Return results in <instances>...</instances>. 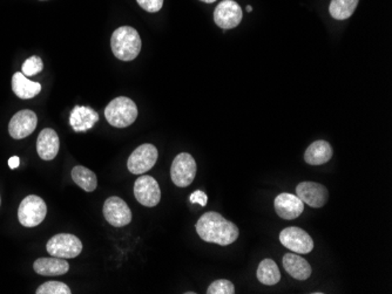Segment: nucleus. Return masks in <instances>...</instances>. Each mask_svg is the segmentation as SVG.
<instances>
[{
    "label": "nucleus",
    "mask_w": 392,
    "mask_h": 294,
    "mask_svg": "<svg viewBox=\"0 0 392 294\" xmlns=\"http://www.w3.org/2000/svg\"><path fill=\"white\" fill-rule=\"evenodd\" d=\"M196 232L207 243L227 247L235 243L240 231L233 222L228 221L215 211H209L201 216L195 225Z\"/></svg>",
    "instance_id": "nucleus-1"
},
{
    "label": "nucleus",
    "mask_w": 392,
    "mask_h": 294,
    "mask_svg": "<svg viewBox=\"0 0 392 294\" xmlns=\"http://www.w3.org/2000/svg\"><path fill=\"white\" fill-rule=\"evenodd\" d=\"M111 47L115 58L132 61L140 54L142 41L140 34L130 26H122L112 34Z\"/></svg>",
    "instance_id": "nucleus-2"
},
{
    "label": "nucleus",
    "mask_w": 392,
    "mask_h": 294,
    "mask_svg": "<svg viewBox=\"0 0 392 294\" xmlns=\"http://www.w3.org/2000/svg\"><path fill=\"white\" fill-rule=\"evenodd\" d=\"M105 118L115 128L130 127L137 118V105L130 98L119 96L106 107Z\"/></svg>",
    "instance_id": "nucleus-3"
},
{
    "label": "nucleus",
    "mask_w": 392,
    "mask_h": 294,
    "mask_svg": "<svg viewBox=\"0 0 392 294\" xmlns=\"http://www.w3.org/2000/svg\"><path fill=\"white\" fill-rule=\"evenodd\" d=\"M47 215V206L39 196L30 195L22 199L18 208V219L25 228L41 224Z\"/></svg>",
    "instance_id": "nucleus-4"
},
{
    "label": "nucleus",
    "mask_w": 392,
    "mask_h": 294,
    "mask_svg": "<svg viewBox=\"0 0 392 294\" xmlns=\"http://www.w3.org/2000/svg\"><path fill=\"white\" fill-rule=\"evenodd\" d=\"M46 250L52 257L70 258L78 257L82 254V240L75 235L70 233H59L53 235L46 244Z\"/></svg>",
    "instance_id": "nucleus-5"
},
{
    "label": "nucleus",
    "mask_w": 392,
    "mask_h": 294,
    "mask_svg": "<svg viewBox=\"0 0 392 294\" xmlns=\"http://www.w3.org/2000/svg\"><path fill=\"white\" fill-rule=\"evenodd\" d=\"M196 167L195 160L188 153H181L174 158L170 168V177L173 183L179 188H187L193 180H195Z\"/></svg>",
    "instance_id": "nucleus-6"
},
{
    "label": "nucleus",
    "mask_w": 392,
    "mask_h": 294,
    "mask_svg": "<svg viewBox=\"0 0 392 294\" xmlns=\"http://www.w3.org/2000/svg\"><path fill=\"white\" fill-rule=\"evenodd\" d=\"M159 153L156 146L151 144H141L130 154L127 162V168L134 175L147 173L156 166Z\"/></svg>",
    "instance_id": "nucleus-7"
},
{
    "label": "nucleus",
    "mask_w": 392,
    "mask_h": 294,
    "mask_svg": "<svg viewBox=\"0 0 392 294\" xmlns=\"http://www.w3.org/2000/svg\"><path fill=\"white\" fill-rule=\"evenodd\" d=\"M280 242L283 247L295 254H310L314 249V240L310 235L304 231L303 229L297 226H290L282 230L280 233Z\"/></svg>",
    "instance_id": "nucleus-8"
},
{
    "label": "nucleus",
    "mask_w": 392,
    "mask_h": 294,
    "mask_svg": "<svg viewBox=\"0 0 392 294\" xmlns=\"http://www.w3.org/2000/svg\"><path fill=\"white\" fill-rule=\"evenodd\" d=\"M134 196L141 206L153 208L161 199V190L156 178L149 175L139 177L134 184Z\"/></svg>",
    "instance_id": "nucleus-9"
},
{
    "label": "nucleus",
    "mask_w": 392,
    "mask_h": 294,
    "mask_svg": "<svg viewBox=\"0 0 392 294\" xmlns=\"http://www.w3.org/2000/svg\"><path fill=\"white\" fill-rule=\"evenodd\" d=\"M106 221L115 228L126 226L132 222V211L127 203L120 197L113 196L106 199L103 208Z\"/></svg>",
    "instance_id": "nucleus-10"
},
{
    "label": "nucleus",
    "mask_w": 392,
    "mask_h": 294,
    "mask_svg": "<svg viewBox=\"0 0 392 294\" xmlns=\"http://www.w3.org/2000/svg\"><path fill=\"white\" fill-rule=\"evenodd\" d=\"M242 8L234 0H223L214 11V22L223 30H230L240 25L242 22Z\"/></svg>",
    "instance_id": "nucleus-11"
},
{
    "label": "nucleus",
    "mask_w": 392,
    "mask_h": 294,
    "mask_svg": "<svg viewBox=\"0 0 392 294\" xmlns=\"http://www.w3.org/2000/svg\"><path fill=\"white\" fill-rule=\"evenodd\" d=\"M296 196L310 208H322L329 199L328 189L316 182H301L296 187Z\"/></svg>",
    "instance_id": "nucleus-12"
},
{
    "label": "nucleus",
    "mask_w": 392,
    "mask_h": 294,
    "mask_svg": "<svg viewBox=\"0 0 392 294\" xmlns=\"http://www.w3.org/2000/svg\"><path fill=\"white\" fill-rule=\"evenodd\" d=\"M38 118L36 113L29 109L15 114L8 123V132L15 140H22L31 135L37 128Z\"/></svg>",
    "instance_id": "nucleus-13"
},
{
    "label": "nucleus",
    "mask_w": 392,
    "mask_h": 294,
    "mask_svg": "<svg viewBox=\"0 0 392 294\" xmlns=\"http://www.w3.org/2000/svg\"><path fill=\"white\" fill-rule=\"evenodd\" d=\"M275 211L285 221H292L300 217L304 211V203L297 196L283 192L275 199Z\"/></svg>",
    "instance_id": "nucleus-14"
},
{
    "label": "nucleus",
    "mask_w": 392,
    "mask_h": 294,
    "mask_svg": "<svg viewBox=\"0 0 392 294\" xmlns=\"http://www.w3.org/2000/svg\"><path fill=\"white\" fill-rule=\"evenodd\" d=\"M59 137L53 129L41 130L37 140V151L39 157L44 161H52L59 153Z\"/></svg>",
    "instance_id": "nucleus-15"
},
{
    "label": "nucleus",
    "mask_w": 392,
    "mask_h": 294,
    "mask_svg": "<svg viewBox=\"0 0 392 294\" xmlns=\"http://www.w3.org/2000/svg\"><path fill=\"white\" fill-rule=\"evenodd\" d=\"M99 121V114L91 107L75 106L70 113V125L77 132H87Z\"/></svg>",
    "instance_id": "nucleus-16"
},
{
    "label": "nucleus",
    "mask_w": 392,
    "mask_h": 294,
    "mask_svg": "<svg viewBox=\"0 0 392 294\" xmlns=\"http://www.w3.org/2000/svg\"><path fill=\"white\" fill-rule=\"evenodd\" d=\"M33 269L40 276H61L68 272L70 264L63 258H39L34 261Z\"/></svg>",
    "instance_id": "nucleus-17"
},
{
    "label": "nucleus",
    "mask_w": 392,
    "mask_h": 294,
    "mask_svg": "<svg viewBox=\"0 0 392 294\" xmlns=\"http://www.w3.org/2000/svg\"><path fill=\"white\" fill-rule=\"evenodd\" d=\"M333 154V148L329 142L323 140L315 141L307 148L304 154V161L310 166H322L324 163L329 162Z\"/></svg>",
    "instance_id": "nucleus-18"
},
{
    "label": "nucleus",
    "mask_w": 392,
    "mask_h": 294,
    "mask_svg": "<svg viewBox=\"0 0 392 294\" xmlns=\"http://www.w3.org/2000/svg\"><path fill=\"white\" fill-rule=\"evenodd\" d=\"M283 268L294 279L307 280L311 276V266L299 254H287L283 257Z\"/></svg>",
    "instance_id": "nucleus-19"
},
{
    "label": "nucleus",
    "mask_w": 392,
    "mask_h": 294,
    "mask_svg": "<svg viewBox=\"0 0 392 294\" xmlns=\"http://www.w3.org/2000/svg\"><path fill=\"white\" fill-rule=\"evenodd\" d=\"M12 91L19 99L29 100L40 93L41 85L39 82H31L27 75L18 72L12 77Z\"/></svg>",
    "instance_id": "nucleus-20"
},
{
    "label": "nucleus",
    "mask_w": 392,
    "mask_h": 294,
    "mask_svg": "<svg viewBox=\"0 0 392 294\" xmlns=\"http://www.w3.org/2000/svg\"><path fill=\"white\" fill-rule=\"evenodd\" d=\"M256 276H257L259 283L266 285V286L276 285L281 280V273H280L278 264L269 258L263 259L259 263Z\"/></svg>",
    "instance_id": "nucleus-21"
},
{
    "label": "nucleus",
    "mask_w": 392,
    "mask_h": 294,
    "mask_svg": "<svg viewBox=\"0 0 392 294\" xmlns=\"http://www.w3.org/2000/svg\"><path fill=\"white\" fill-rule=\"evenodd\" d=\"M72 180H75V183L82 190L87 192H94L98 185L96 173L82 166H77L72 169Z\"/></svg>",
    "instance_id": "nucleus-22"
},
{
    "label": "nucleus",
    "mask_w": 392,
    "mask_h": 294,
    "mask_svg": "<svg viewBox=\"0 0 392 294\" xmlns=\"http://www.w3.org/2000/svg\"><path fill=\"white\" fill-rule=\"evenodd\" d=\"M359 0H331L329 13L336 20L350 18L359 6Z\"/></svg>",
    "instance_id": "nucleus-23"
},
{
    "label": "nucleus",
    "mask_w": 392,
    "mask_h": 294,
    "mask_svg": "<svg viewBox=\"0 0 392 294\" xmlns=\"http://www.w3.org/2000/svg\"><path fill=\"white\" fill-rule=\"evenodd\" d=\"M37 294H70V287L61 281H47L38 287Z\"/></svg>",
    "instance_id": "nucleus-24"
},
{
    "label": "nucleus",
    "mask_w": 392,
    "mask_h": 294,
    "mask_svg": "<svg viewBox=\"0 0 392 294\" xmlns=\"http://www.w3.org/2000/svg\"><path fill=\"white\" fill-rule=\"evenodd\" d=\"M22 74L27 77H33L44 70V63L39 56H31L22 63Z\"/></svg>",
    "instance_id": "nucleus-25"
},
{
    "label": "nucleus",
    "mask_w": 392,
    "mask_h": 294,
    "mask_svg": "<svg viewBox=\"0 0 392 294\" xmlns=\"http://www.w3.org/2000/svg\"><path fill=\"white\" fill-rule=\"evenodd\" d=\"M235 293V286L229 280L220 279L215 280L214 283L211 284L208 287L207 294H234Z\"/></svg>",
    "instance_id": "nucleus-26"
},
{
    "label": "nucleus",
    "mask_w": 392,
    "mask_h": 294,
    "mask_svg": "<svg viewBox=\"0 0 392 294\" xmlns=\"http://www.w3.org/2000/svg\"><path fill=\"white\" fill-rule=\"evenodd\" d=\"M137 1L141 8L151 13L159 12L163 6V0H137Z\"/></svg>",
    "instance_id": "nucleus-27"
},
{
    "label": "nucleus",
    "mask_w": 392,
    "mask_h": 294,
    "mask_svg": "<svg viewBox=\"0 0 392 294\" xmlns=\"http://www.w3.org/2000/svg\"><path fill=\"white\" fill-rule=\"evenodd\" d=\"M189 201L192 204L206 206L208 203V196L202 190H196V192H193L192 195L189 196Z\"/></svg>",
    "instance_id": "nucleus-28"
},
{
    "label": "nucleus",
    "mask_w": 392,
    "mask_h": 294,
    "mask_svg": "<svg viewBox=\"0 0 392 294\" xmlns=\"http://www.w3.org/2000/svg\"><path fill=\"white\" fill-rule=\"evenodd\" d=\"M19 164H20V158L18 156H12L10 160H8V166L11 169H15V168H18Z\"/></svg>",
    "instance_id": "nucleus-29"
},
{
    "label": "nucleus",
    "mask_w": 392,
    "mask_h": 294,
    "mask_svg": "<svg viewBox=\"0 0 392 294\" xmlns=\"http://www.w3.org/2000/svg\"><path fill=\"white\" fill-rule=\"evenodd\" d=\"M201 1H204V3H208V4H211V3H214L216 0H201Z\"/></svg>",
    "instance_id": "nucleus-30"
},
{
    "label": "nucleus",
    "mask_w": 392,
    "mask_h": 294,
    "mask_svg": "<svg viewBox=\"0 0 392 294\" xmlns=\"http://www.w3.org/2000/svg\"><path fill=\"white\" fill-rule=\"evenodd\" d=\"M252 6H247V12H252Z\"/></svg>",
    "instance_id": "nucleus-31"
},
{
    "label": "nucleus",
    "mask_w": 392,
    "mask_h": 294,
    "mask_svg": "<svg viewBox=\"0 0 392 294\" xmlns=\"http://www.w3.org/2000/svg\"><path fill=\"white\" fill-rule=\"evenodd\" d=\"M0 204H1V199H0Z\"/></svg>",
    "instance_id": "nucleus-32"
}]
</instances>
